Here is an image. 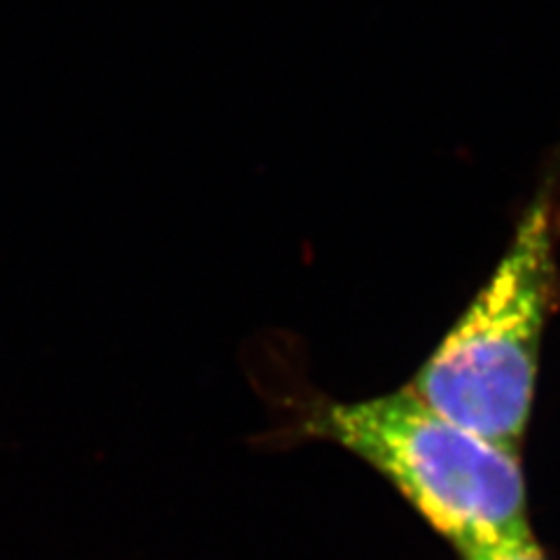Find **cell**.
I'll return each instance as SVG.
<instances>
[{
    "label": "cell",
    "mask_w": 560,
    "mask_h": 560,
    "mask_svg": "<svg viewBox=\"0 0 560 560\" xmlns=\"http://www.w3.org/2000/svg\"><path fill=\"white\" fill-rule=\"evenodd\" d=\"M245 370L273 420L253 444H337L378 471L458 553L530 533L521 451L460 428L409 388L329 397L290 374L271 339L248 346Z\"/></svg>",
    "instance_id": "cell-1"
},
{
    "label": "cell",
    "mask_w": 560,
    "mask_h": 560,
    "mask_svg": "<svg viewBox=\"0 0 560 560\" xmlns=\"http://www.w3.org/2000/svg\"><path fill=\"white\" fill-rule=\"evenodd\" d=\"M463 560H549L537 547V541L533 539L530 533H525L514 539H504L498 541V545L481 547V549H471L460 553Z\"/></svg>",
    "instance_id": "cell-3"
},
{
    "label": "cell",
    "mask_w": 560,
    "mask_h": 560,
    "mask_svg": "<svg viewBox=\"0 0 560 560\" xmlns=\"http://www.w3.org/2000/svg\"><path fill=\"white\" fill-rule=\"evenodd\" d=\"M558 191L553 178L539 185L486 285L407 385L453 423L514 451L533 416L556 294Z\"/></svg>",
    "instance_id": "cell-2"
}]
</instances>
